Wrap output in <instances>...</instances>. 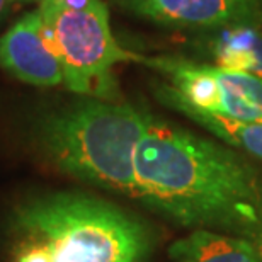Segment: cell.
<instances>
[{"label":"cell","mask_w":262,"mask_h":262,"mask_svg":"<svg viewBox=\"0 0 262 262\" xmlns=\"http://www.w3.org/2000/svg\"><path fill=\"white\" fill-rule=\"evenodd\" d=\"M135 176L138 201L181 227L262 245V172L237 151L148 116Z\"/></svg>","instance_id":"6da1fadb"},{"label":"cell","mask_w":262,"mask_h":262,"mask_svg":"<svg viewBox=\"0 0 262 262\" xmlns=\"http://www.w3.org/2000/svg\"><path fill=\"white\" fill-rule=\"evenodd\" d=\"M10 233V262H143L148 252V232L135 216L73 192L26 204Z\"/></svg>","instance_id":"7a4b0ae2"},{"label":"cell","mask_w":262,"mask_h":262,"mask_svg":"<svg viewBox=\"0 0 262 262\" xmlns=\"http://www.w3.org/2000/svg\"><path fill=\"white\" fill-rule=\"evenodd\" d=\"M146 123L148 114L126 102L91 97L46 118L39 143L65 174L138 199L135 151Z\"/></svg>","instance_id":"3957f363"},{"label":"cell","mask_w":262,"mask_h":262,"mask_svg":"<svg viewBox=\"0 0 262 262\" xmlns=\"http://www.w3.org/2000/svg\"><path fill=\"white\" fill-rule=\"evenodd\" d=\"M39 14L51 51L63 70V83L82 96L118 101L113 68L123 61H138L140 55L118 45L109 26L104 2L91 9H63L41 0Z\"/></svg>","instance_id":"277c9868"},{"label":"cell","mask_w":262,"mask_h":262,"mask_svg":"<svg viewBox=\"0 0 262 262\" xmlns=\"http://www.w3.org/2000/svg\"><path fill=\"white\" fill-rule=\"evenodd\" d=\"M0 67L31 85L63 83V70L46 41L39 10L24 15L0 36Z\"/></svg>","instance_id":"5b68a950"},{"label":"cell","mask_w":262,"mask_h":262,"mask_svg":"<svg viewBox=\"0 0 262 262\" xmlns=\"http://www.w3.org/2000/svg\"><path fill=\"white\" fill-rule=\"evenodd\" d=\"M131 9L164 24L214 28L249 19L259 0H124Z\"/></svg>","instance_id":"8992f818"},{"label":"cell","mask_w":262,"mask_h":262,"mask_svg":"<svg viewBox=\"0 0 262 262\" xmlns=\"http://www.w3.org/2000/svg\"><path fill=\"white\" fill-rule=\"evenodd\" d=\"M174 262H262L259 245L233 235L192 230L169 250Z\"/></svg>","instance_id":"52a82bcc"},{"label":"cell","mask_w":262,"mask_h":262,"mask_svg":"<svg viewBox=\"0 0 262 262\" xmlns=\"http://www.w3.org/2000/svg\"><path fill=\"white\" fill-rule=\"evenodd\" d=\"M214 77L218 82V99L211 114L240 123L262 124V78L220 67H214Z\"/></svg>","instance_id":"ba28073f"},{"label":"cell","mask_w":262,"mask_h":262,"mask_svg":"<svg viewBox=\"0 0 262 262\" xmlns=\"http://www.w3.org/2000/svg\"><path fill=\"white\" fill-rule=\"evenodd\" d=\"M157 97L160 102H164L165 106H169L176 111L184 114L186 118H189L192 123L199 124L204 129H208L209 133H213L216 138L225 141L230 146L244 150L245 154L255 157V159L262 160V124H252V123H240L233 121V119L216 116V114L199 111L196 107H191L179 101L177 97L170 96L165 91L157 89Z\"/></svg>","instance_id":"9c48e42d"},{"label":"cell","mask_w":262,"mask_h":262,"mask_svg":"<svg viewBox=\"0 0 262 262\" xmlns=\"http://www.w3.org/2000/svg\"><path fill=\"white\" fill-rule=\"evenodd\" d=\"M214 60L223 70L245 72L262 78V34L245 26L225 31L214 43Z\"/></svg>","instance_id":"30bf717a"},{"label":"cell","mask_w":262,"mask_h":262,"mask_svg":"<svg viewBox=\"0 0 262 262\" xmlns=\"http://www.w3.org/2000/svg\"><path fill=\"white\" fill-rule=\"evenodd\" d=\"M51 4H56L63 9H72V10H83V9H91L94 5H97L102 0H48Z\"/></svg>","instance_id":"8fae6325"},{"label":"cell","mask_w":262,"mask_h":262,"mask_svg":"<svg viewBox=\"0 0 262 262\" xmlns=\"http://www.w3.org/2000/svg\"><path fill=\"white\" fill-rule=\"evenodd\" d=\"M5 5H7V0H0V15L4 14V10H5Z\"/></svg>","instance_id":"7c38bea8"},{"label":"cell","mask_w":262,"mask_h":262,"mask_svg":"<svg viewBox=\"0 0 262 262\" xmlns=\"http://www.w3.org/2000/svg\"><path fill=\"white\" fill-rule=\"evenodd\" d=\"M259 250H260V254H262V245H259Z\"/></svg>","instance_id":"4fadbf2b"}]
</instances>
